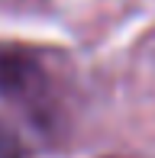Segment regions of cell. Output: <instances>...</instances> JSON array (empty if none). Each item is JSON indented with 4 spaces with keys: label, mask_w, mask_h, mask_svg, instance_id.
<instances>
[{
    "label": "cell",
    "mask_w": 155,
    "mask_h": 158,
    "mask_svg": "<svg viewBox=\"0 0 155 158\" xmlns=\"http://www.w3.org/2000/svg\"><path fill=\"white\" fill-rule=\"evenodd\" d=\"M48 87H52V81H48L45 64L36 52L0 42V94L23 106L42 110L48 103Z\"/></svg>",
    "instance_id": "cell-1"
},
{
    "label": "cell",
    "mask_w": 155,
    "mask_h": 158,
    "mask_svg": "<svg viewBox=\"0 0 155 158\" xmlns=\"http://www.w3.org/2000/svg\"><path fill=\"white\" fill-rule=\"evenodd\" d=\"M0 158H26L23 142H19L16 132H13L10 126H3V123H0Z\"/></svg>",
    "instance_id": "cell-2"
}]
</instances>
